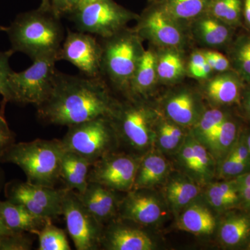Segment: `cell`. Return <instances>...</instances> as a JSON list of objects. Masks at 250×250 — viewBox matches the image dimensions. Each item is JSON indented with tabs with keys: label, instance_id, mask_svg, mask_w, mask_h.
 Listing matches in <instances>:
<instances>
[{
	"label": "cell",
	"instance_id": "cell-53",
	"mask_svg": "<svg viewBox=\"0 0 250 250\" xmlns=\"http://www.w3.org/2000/svg\"><path fill=\"white\" fill-rule=\"evenodd\" d=\"M246 141L247 146H248V151H249L250 156V133L246 136Z\"/></svg>",
	"mask_w": 250,
	"mask_h": 250
},
{
	"label": "cell",
	"instance_id": "cell-12",
	"mask_svg": "<svg viewBox=\"0 0 250 250\" xmlns=\"http://www.w3.org/2000/svg\"><path fill=\"white\" fill-rule=\"evenodd\" d=\"M102 56L103 46L95 36L68 29L57 53V60L70 62L85 76L101 77Z\"/></svg>",
	"mask_w": 250,
	"mask_h": 250
},
{
	"label": "cell",
	"instance_id": "cell-24",
	"mask_svg": "<svg viewBox=\"0 0 250 250\" xmlns=\"http://www.w3.org/2000/svg\"><path fill=\"white\" fill-rule=\"evenodd\" d=\"M241 84L232 74L218 75L210 81L207 86L208 98L219 104H230L239 98Z\"/></svg>",
	"mask_w": 250,
	"mask_h": 250
},
{
	"label": "cell",
	"instance_id": "cell-16",
	"mask_svg": "<svg viewBox=\"0 0 250 250\" xmlns=\"http://www.w3.org/2000/svg\"><path fill=\"white\" fill-rule=\"evenodd\" d=\"M116 192L102 184L89 182L77 195L94 218L104 227L118 216L121 200H118Z\"/></svg>",
	"mask_w": 250,
	"mask_h": 250
},
{
	"label": "cell",
	"instance_id": "cell-17",
	"mask_svg": "<svg viewBox=\"0 0 250 250\" xmlns=\"http://www.w3.org/2000/svg\"><path fill=\"white\" fill-rule=\"evenodd\" d=\"M0 215L11 231L32 234H37L49 220L36 216L22 205L7 200H0Z\"/></svg>",
	"mask_w": 250,
	"mask_h": 250
},
{
	"label": "cell",
	"instance_id": "cell-18",
	"mask_svg": "<svg viewBox=\"0 0 250 250\" xmlns=\"http://www.w3.org/2000/svg\"><path fill=\"white\" fill-rule=\"evenodd\" d=\"M93 164L76 153L64 151L61 164V180L67 190L82 192L88 186V175Z\"/></svg>",
	"mask_w": 250,
	"mask_h": 250
},
{
	"label": "cell",
	"instance_id": "cell-44",
	"mask_svg": "<svg viewBox=\"0 0 250 250\" xmlns=\"http://www.w3.org/2000/svg\"><path fill=\"white\" fill-rule=\"evenodd\" d=\"M237 185H238L240 199L246 207L250 208V187L241 185L238 183H237Z\"/></svg>",
	"mask_w": 250,
	"mask_h": 250
},
{
	"label": "cell",
	"instance_id": "cell-49",
	"mask_svg": "<svg viewBox=\"0 0 250 250\" xmlns=\"http://www.w3.org/2000/svg\"><path fill=\"white\" fill-rule=\"evenodd\" d=\"M51 2L52 0H41L40 6L39 8L43 11H50Z\"/></svg>",
	"mask_w": 250,
	"mask_h": 250
},
{
	"label": "cell",
	"instance_id": "cell-34",
	"mask_svg": "<svg viewBox=\"0 0 250 250\" xmlns=\"http://www.w3.org/2000/svg\"><path fill=\"white\" fill-rule=\"evenodd\" d=\"M157 76L165 82H172L178 80L183 75L184 65L183 61L178 54L174 52H167L161 56L157 61Z\"/></svg>",
	"mask_w": 250,
	"mask_h": 250
},
{
	"label": "cell",
	"instance_id": "cell-9",
	"mask_svg": "<svg viewBox=\"0 0 250 250\" xmlns=\"http://www.w3.org/2000/svg\"><path fill=\"white\" fill-rule=\"evenodd\" d=\"M67 189L36 185L14 180L5 184L6 200L25 207L39 218L52 220L62 215V204Z\"/></svg>",
	"mask_w": 250,
	"mask_h": 250
},
{
	"label": "cell",
	"instance_id": "cell-31",
	"mask_svg": "<svg viewBox=\"0 0 250 250\" xmlns=\"http://www.w3.org/2000/svg\"><path fill=\"white\" fill-rule=\"evenodd\" d=\"M198 31L202 40L207 45H223L229 37L228 28L213 17L202 19L199 22Z\"/></svg>",
	"mask_w": 250,
	"mask_h": 250
},
{
	"label": "cell",
	"instance_id": "cell-25",
	"mask_svg": "<svg viewBox=\"0 0 250 250\" xmlns=\"http://www.w3.org/2000/svg\"><path fill=\"white\" fill-rule=\"evenodd\" d=\"M237 136L236 125L227 118L210 135L205 146L215 159L222 161L234 146Z\"/></svg>",
	"mask_w": 250,
	"mask_h": 250
},
{
	"label": "cell",
	"instance_id": "cell-37",
	"mask_svg": "<svg viewBox=\"0 0 250 250\" xmlns=\"http://www.w3.org/2000/svg\"><path fill=\"white\" fill-rule=\"evenodd\" d=\"M250 166L246 163L238 160V158L231 149L227 154L225 159L221 161L220 167V173L223 177H237L246 173L247 170L249 169Z\"/></svg>",
	"mask_w": 250,
	"mask_h": 250
},
{
	"label": "cell",
	"instance_id": "cell-52",
	"mask_svg": "<svg viewBox=\"0 0 250 250\" xmlns=\"http://www.w3.org/2000/svg\"><path fill=\"white\" fill-rule=\"evenodd\" d=\"M246 107L247 111L249 113L250 116V92L248 94V97H247V100L246 101Z\"/></svg>",
	"mask_w": 250,
	"mask_h": 250
},
{
	"label": "cell",
	"instance_id": "cell-33",
	"mask_svg": "<svg viewBox=\"0 0 250 250\" xmlns=\"http://www.w3.org/2000/svg\"><path fill=\"white\" fill-rule=\"evenodd\" d=\"M226 118V115L220 110L211 109L206 111L195 125L192 136L205 146L210 135L218 129Z\"/></svg>",
	"mask_w": 250,
	"mask_h": 250
},
{
	"label": "cell",
	"instance_id": "cell-1",
	"mask_svg": "<svg viewBox=\"0 0 250 250\" xmlns=\"http://www.w3.org/2000/svg\"><path fill=\"white\" fill-rule=\"evenodd\" d=\"M116 103L102 77L75 76L57 71L48 98L37 106L45 124L66 126L110 116Z\"/></svg>",
	"mask_w": 250,
	"mask_h": 250
},
{
	"label": "cell",
	"instance_id": "cell-48",
	"mask_svg": "<svg viewBox=\"0 0 250 250\" xmlns=\"http://www.w3.org/2000/svg\"><path fill=\"white\" fill-rule=\"evenodd\" d=\"M244 14L247 22L250 24V0H244Z\"/></svg>",
	"mask_w": 250,
	"mask_h": 250
},
{
	"label": "cell",
	"instance_id": "cell-47",
	"mask_svg": "<svg viewBox=\"0 0 250 250\" xmlns=\"http://www.w3.org/2000/svg\"><path fill=\"white\" fill-rule=\"evenodd\" d=\"M12 232H14V231H11L6 227L4 222L3 221L2 218H1V215H0V242L5 236Z\"/></svg>",
	"mask_w": 250,
	"mask_h": 250
},
{
	"label": "cell",
	"instance_id": "cell-19",
	"mask_svg": "<svg viewBox=\"0 0 250 250\" xmlns=\"http://www.w3.org/2000/svg\"><path fill=\"white\" fill-rule=\"evenodd\" d=\"M168 164L159 153L150 152L141 157L132 190L150 189L167 175Z\"/></svg>",
	"mask_w": 250,
	"mask_h": 250
},
{
	"label": "cell",
	"instance_id": "cell-7",
	"mask_svg": "<svg viewBox=\"0 0 250 250\" xmlns=\"http://www.w3.org/2000/svg\"><path fill=\"white\" fill-rule=\"evenodd\" d=\"M55 57H43L33 61L24 71H12L9 77L11 103L40 106L50 95L58 70Z\"/></svg>",
	"mask_w": 250,
	"mask_h": 250
},
{
	"label": "cell",
	"instance_id": "cell-27",
	"mask_svg": "<svg viewBox=\"0 0 250 250\" xmlns=\"http://www.w3.org/2000/svg\"><path fill=\"white\" fill-rule=\"evenodd\" d=\"M208 3L209 0H164L161 6L174 21H188L207 11Z\"/></svg>",
	"mask_w": 250,
	"mask_h": 250
},
{
	"label": "cell",
	"instance_id": "cell-39",
	"mask_svg": "<svg viewBox=\"0 0 250 250\" xmlns=\"http://www.w3.org/2000/svg\"><path fill=\"white\" fill-rule=\"evenodd\" d=\"M15 143L16 136L14 133L10 129L4 113L0 112V159Z\"/></svg>",
	"mask_w": 250,
	"mask_h": 250
},
{
	"label": "cell",
	"instance_id": "cell-20",
	"mask_svg": "<svg viewBox=\"0 0 250 250\" xmlns=\"http://www.w3.org/2000/svg\"><path fill=\"white\" fill-rule=\"evenodd\" d=\"M157 61L152 50L143 51L134 77L130 82L129 94L137 99L152 89L157 76Z\"/></svg>",
	"mask_w": 250,
	"mask_h": 250
},
{
	"label": "cell",
	"instance_id": "cell-32",
	"mask_svg": "<svg viewBox=\"0 0 250 250\" xmlns=\"http://www.w3.org/2000/svg\"><path fill=\"white\" fill-rule=\"evenodd\" d=\"M39 250H70L66 234L62 229L54 226L52 220L46 223L39 232Z\"/></svg>",
	"mask_w": 250,
	"mask_h": 250
},
{
	"label": "cell",
	"instance_id": "cell-5",
	"mask_svg": "<svg viewBox=\"0 0 250 250\" xmlns=\"http://www.w3.org/2000/svg\"><path fill=\"white\" fill-rule=\"evenodd\" d=\"M61 141L65 150L76 153L92 164L115 152L119 143L109 116L68 126Z\"/></svg>",
	"mask_w": 250,
	"mask_h": 250
},
{
	"label": "cell",
	"instance_id": "cell-54",
	"mask_svg": "<svg viewBox=\"0 0 250 250\" xmlns=\"http://www.w3.org/2000/svg\"><path fill=\"white\" fill-rule=\"evenodd\" d=\"M5 29H6V27H1V26H0V31H5Z\"/></svg>",
	"mask_w": 250,
	"mask_h": 250
},
{
	"label": "cell",
	"instance_id": "cell-3",
	"mask_svg": "<svg viewBox=\"0 0 250 250\" xmlns=\"http://www.w3.org/2000/svg\"><path fill=\"white\" fill-rule=\"evenodd\" d=\"M64 151L62 141L58 139L15 143L4 153L0 162L21 167L29 183L55 188L61 180V164Z\"/></svg>",
	"mask_w": 250,
	"mask_h": 250
},
{
	"label": "cell",
	"instance_id": "cell-22",
	"mask_svg": "<svg viewBox=\"0 0 250 250\" xmlns=\"http://www.w3.org/2000/svg\"><path fill=\"white\" fill-rule=\"evenodd\" d=\"M166 111L171 121L179 126L195 125L200 118L196 100L187 92L177 94L169 99Z\"/></svg>",
	"mask_w": 250,
	"mask_h": 250
},
{
	"label": "cell",
	"instance_id": "cell-36",
	"mask_svg": "<svg viewBox=\"0 0 250 250\" xmlns=\"http://www.w3.org/2000/svg\"><path fill=\"white\" fill-rule=\"evenodd\" d=\"M14 52L11 49L0 51V95L2 97V104L11 103V95L9 88V77L12 72L9 65V59Z\"/></svg>",
	"mask_w": 250,
	"mask_h": 250
},
{
	"label": "cell",
	"instance_id": "cell-46",
	"mask_svg": "<svg viewBox=\"0 0 250 250\" xmlns=\"http://www.w3.org/2000/svg\"><path fill=\"white\" fill-rule=\"evenodd\" d=\"M236 181L238 184L250 187V172H247L246 173L238 176Z\"/></svg>",
	"mask_w": 250,
	"mask_h": 250
},
{
	"label": "cell",
	"instance_id": "cell-6",
	"mask_svg": "<svg viewBox=\"0 0 250 250\" xmlns=\"http://www.w3.org/2000/svg\"><path fill=\"white\" fill-rule=\"evenodd\" d=\"M124 104L115 105L110 114L118 142L135 152L136 156L147 151L155 141L153 113L136 99Z\"/></svg>",
	"mask_w": 250,
	"mask_h": 250
},
{
	"label": "cell",
	"instance_id": "cell-29",
	"mask_svg": "<svg viewBox=\"0 0 250 250\" xmlns=\"http://www.w3.org/2000/svg\"><path fill=\"white\" fill-rule=\"evenodd\" d=\"M185 138L182 128L172 121L161 122L155 135L159 148L166 152H172L179 149Z\"/></svg>",
	"mask_w": 250,
	"mask_h": 250
},
{
	"label": "cell",
	"instance_id": "cell-26",
	"mask_svg": "<svg viewBox=\"0 0 250 250\" xmlns=\"http://www.w3.org/2000/svg\"><path fill=\"white\" fill-rule=\"evenodd\" d=\"M250 233V218L245 215H231L222 224L220 238L225 246H240Z\"/></svg>",
	"mask_w": 250,
	"mask_h": 250
},
{
	"label": "cell",
	"instance_id": "cell-41",
	"mask_svg": "<svg viewBox=\"0 0 250 250\" xmlns=\"http://www.w3.org/2000/svg\"><path fill=\"white\" fill-rule=\"evenodd\" d=\"M207 62L209 63L213 70L218 72H225L229 67V62L223 55L217 52H208L204 53Z\"/></svg>",
	"mask_w": 250,
	"mask_h": 250
},
{
	"label": "cell",
	"instance_id": "cell-4",
	"mask_svg": "<svg viewBox=\"0 0 250 250\" xmlns=\"http://www.w3.org/2000/svg\"><path fill=\"white\" fill-rule=\"evenodd\" d=\"M103 39L100 77H107L116 88L128 95L130 82L143 52L139 34L124 29Z\"/></svg>",
	"mask_w": 250,
	"mask_h": 250
},
{
	"label": "cell",
	"instance_id": "cell-42",
	"mask_svg": "<svg viewBox=\"0 0 250 250\" xmlns=\"http://www.w3.org/2000/svg\"><path fill=\"white\" fill-rule=\"evenodd\" d=\"M241 0H232L228 14L225 16L223 20V22L229 24H235L239 21L240 16L241 13Z\"/></svg>",
	"mask_w": 250,
	"mask_h": 250
},
{
	"label": "cell",
	"instance_id": "cell-15",
	"mask_svg": "<svg viewBox=\"0 0 250 250\" xmlns=\"http://www.w3.org/2000/svg\"><path fill=\"white\" fill-rule=\"evenodd\" d=\"M175 21L160 6L149 11L141 19L137 34L167 47H176L182 42V34Z\"/></svg>",
	"mask_w": 250,
	"mask_h": 250
},
{
	"label": "cell",
	"instance_id": "cell-8",
	"mask_svg": "<svg viewBox=\"0 0 250 250\" xmlns=\"http://www.w3.org/2000/svg\"><path fill=\"white\" fill-rule=\"evenodd\" d=\"M68 17L77 31L106 39L124 29L136 15L113 0H100L82 6Z\"/></svg>",
	"mask_w": 250,
	"mask_h": 250
},
{
	"label": "cell",
	"instance_id": "cell-11",
	"mask_svg": "<svg viewBox=\"0 0 250 250\" xmlns=\"http://www.w3.org/2000/svg\"><path fill=\"white\" fill-rule=\"evenodd\" d=\"M142 156L111 152L90 167L88 182L105 186L118 192L132 190Z\"/></svg>",
	"mask_w": 250,
	"mask_h": 250
},
{
	"label": "cell",
	"instance_id": "cell-23",
	"mask_svg": "<svg viewBox=\"0 0 250 250\" xmlns=\"http://www.w3.org/2000/svg\"><path fill=\"white\" fill-rule=\"evenodd\" d=\"M200 192L198 185L182 177L171 179L165 188L167 201L176 213H179L190 205Z\"/></svg>",
	"mask_w": 250,
	"mask_h": 250
},
{
	"label": "cell",
	"instance_id": "cell-21",
	"mask_svg": "<svg viewBox=\"0 0 250 250\" xmlns=\"http://www.w3.org/2000/svg\"><path fill=\"white\" fill-rule=\"evenodd\" d=\"M178 226L181 229L194 234H210L214 231L215 219L204 206L190 204L179 215Z\"/></svg>",
	"mask_w": 250,
	"mask_h": 250
},
{
	"label": "cell",
	"instance_id": "cell-50",
	"mask_svg": "<svg viewBox=\"0 0 250 250\" xmlns=\"http://www.w3.org/2000/svg\"><path fill=\"white\" fill-rule=\"evenodd\" d=\"M4 172L1 170V167H0V193H1V190H2L3 187H4Z\"/></svg>",
	"mask_w": 250,
	"mask_h": 250
},
{
	"label": "cell",
	"instance_id": "cell-38",
	"mask_svg": "<svg viewBox=\"0 0 250 250\" xmlns=\"http://www.w3.org/2000/svg\"><path fill=\"white\" fill-rule=\"evenodd\" d=\"M33 243L34 241L29 233L14 231L0 242V250H30Z\"/></svg>",
	"mask_w": 250,
	"mask_h": 250
},
{
	"label": "cell",
	"instance_id": "cell-30",
	"mask_svg": "<svg viewBox=\"0 0 250 250\" xmlns=\"http://www.w3.org/2000/svg\"><path fill=\"white\" fill-rule=\"evenodd\" d=\"M192 144L195 154V168L192 177L197 182L205 183L214 174L215 159L208 149L192 135Z\"/></svg>",
	"mask_w": 250,
	"mask_h": 250
},
{
	"label": "cell",
	"instance_id": "cell-10",
	"mask_svg": "<svg viewBox=\"0 0 250 250\" xmlns=\"http://www.w3.org/2000/svg\"><path fill=\"white\" fill-rule=\"evenodd\" d=\"M62 215L76 250L101 249L104 226L85 208L75 190L67 189L62 200Z\"/></svg>",
	"mask_w": 250,
	"mask_h": 250
},
{
	"label": "cell",
	"instance_id": "cell-51",
	"mask_svg": "<svg viewBox=\"0 0 250 250\" xmlns=\"http://www.w3.org/2000/svg\"><path fill=\"white\" fill-rule=\"evenodd\" d=\"M100 1V0H82L80 6H79L78 9L82 7V6H85V5L91 4V3L95 2V1Z\"/></svg>",
	"mask_w": 250,
	"mask_h": 250
},
{
	"label": "cell",
	"instance_id": "cell-43",
	"mask_svg": "<svg viewBox=\"0 0 250 250\" xmlns=\"http://www.w3.org/2000/svg\"><path fill=\"white\" fill-rule=\"evenodd\" d=\"M204 53H195L192 54L189 63V71L192 76L195 77L206 62Z\"/></svg>",
	"mask_w": 250,
	"mask_h": 250
},
{
	"label": "cell",
	"instance_id": "cell-13",
	"mask_svg": "<svg viewBox=\"0 0 250 250\" xmlns=\"http://www.w3.org/2000/svg\"><path fill=\"white\" fill-rule=\"evenodd\" d=\"M137 223L117 217L104 227L101 249L152 250L154 242Z\"/></svg>",
	"mask_w": 250,
	"mask_h": 250
},
{
	"label": "cell",
	"instance_id": "cell-40",
	"mask_svg": "<svg viewBox=\"0 0 250 250\" xmlns=\"http://www.w3.org/2000/svg\"><path fill=\"white\" fill-rule=\"evenodd\" d=\"M82 0H52L50 11L57 17L69 16L76 11Z\"/></svg>",
	"mask_w": 250,
	"mask_h": 250
},
{
	"label": "cell",
	"instance_id": "cell-14",
	"mask_svg": "<svg viewBox=\"0 0 250 250\" xmlns=\"http://www.w3.org/2000/svg\"><path fill=\"white\" fill-rule=\"evenodd\" d=\"M148 189L131 190L120 202L118 216L140 225L157 223L162 218L164 209L160 201Z\"/></svg>",
	"mask_w": 250,
	"mask_h": 250
},
{
	"label": "cell",
	"instance_id": "cell-35",
	"mask_svg": "<svg viewBox=\"0 0 250 250\" xmlns=\"http://www.w3.org/2000/svg\"><path fill=\"white\" fill-rule=\"evenodd\" d=\"M234 62L240 75L250 82V37L242 39L236 45Z\"/></svg>",
	"mask_w": 250,
	"mask_h": 250
},
{
	"label": "cell",
	"instance_id": "cell-28",
	"mask_svg": "<svg viewBox=\"0 0 250 250\" xmlns=\"http://www.w3.org/2000/svg\"><path fill=\"white\" fill-rule=\"evenodd\" d=\"M207 198L217 210L234 207L241 200L236 180L210 184L207 190Z\"/></svg>",
	"mask_w": 250,
	"mask_h": 250
},
{
	"label": "cell",
	"instance_id": "cell-45",
	"mask_svg": "<svg viewBox=\"0 0 250 250\" xmlns=\"http://www.w3.org/2000/svg\"><path fill=\"white\" fill-rule=\"evenodd\" d=\"M207 60V59H206ZM213 68H212L211 66L209 65L207 61H206L205 64L202 65L201 69L199 70V72H197L196 76V78L200 79H206L207 78L208 76H209L210 72H212Z\"/></svg>",
	"mask_w": 250,
	"mask_h": 250
},
{
	"label": "cell",
	"instance_id": "cell-2",
	"mask_svg": "<svg viewBox=\"0 0 250 250\" xmlns=\"http://www.w3.org/2000/svg\"><path fill=\"white\" fill-rule=\"evenodd\" d=\"M5 31L11 50L27 54L32 61L43 57L57 59L65 39L61 18L39 8L18 15Z\"/></svg>",
	"mask_w": 250,
	"mask_h": 250
}]
</instances>
